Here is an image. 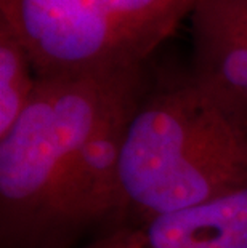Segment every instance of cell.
<instances>
[{
  "label": "cell",
  "instance_id": "obj_1",
  "mask_svg": "<svg viewBox=\"0 0 247 248\" xmlns=\"http://www.w3.org/2000/svg\"><path fill=\"white\" fill-rule=\"evenodd\" d=\"M149 64L39 77L0 138V248H77L113 224L127 124Z\"/></svg>",
  "mask_w": 247,
  "mask_h": 248
},
{
  "label": "cell",
  "instance_id": "obj_2",
  "mask_svg": "<svg viewBox=\"0 0 247 248\" xmlns=\"http://www.w3.org/2000/svg\"><path fill=\"white\" fill-rule=\"evenodd\" d=\"M247 189V101L190 71L152 77L125 130L111 226ZM108 226V228H111Z\"/></svg>",
  "mask_w": 247,
  "mask_h": 248
},
{
  "label": "cell",
  "instance_id": "obj_3",
  "mask_svg": "<svg viewBox=\"0 0 247 248\" xmlns=\"http://www.w3.org/2000/svg\"><path fill=\"white\" fill-rule=\"evenodd\" d=\"M198 0H0L39 77L122 71L152 53Z\"/></svg>",
  "mask_w": 247,
  "mask_h": 248
},
{
  "label": "cell",
  "instance_id": "obj_4",
  "mask_svg": "<svg viewBox=\"0 0 247 248\" xmlns=\"http://www.w3.org/2000/svg\"><path fill=\"white\" fill-rule=\"evenodd\" d=\"M77 248H247V189L111 226Z\"/></svg>",
  "mask_w": 247,
  "mask_h": 248
},
{
  "label": "cell",
  "instance_id": "obj_5",
  "mask_svg": "<svg viewBox=\"0 0 247 248\" xmlns=\"http://www.w3.org/2000/svg\"><path fill=\"white\" fill-rule=\"evenodd\" d=\"M188 19L191 71L247 101V19L217 0H198Z\"/></svg>",
  "mask_w": 247,
  "mask_h": 248
},
{
  "label": "cell",
  "instance_id": "obj_6",
  "mask_svg": "<svg viewBox=\"0 0 247 248\" xmlns=\"http://www.w3.org/2000/svg\"><path fill=\"white\" fill-rule=\"evenodd\" d=\"M37 78L29 51L15 31L0 19V138L29 104Z\"/></svg>",
  "mask_w": 247,
  "mask_h": 248
},
{
  "label": "cell",
  "instance_id": "obj_7",
  "mask_svg": "<svg viewBox=\"0 0 247 248\" xmlns=\"http://www.w3.org/2000/svg\"><path fill=\"white\" fill-rule=\"evenodd\" d=\"M217 2L228 7L230 10H233V12H236L247 19V0H217Z\"/></svg>",
  "mask_w": 247,
  "mask_h": 248
}]
</instances>
